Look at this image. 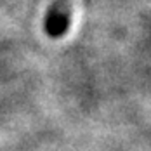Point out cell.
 <instances>
[{
    "label": "cell",
    "mask_w": 151,
    "mask_h": 151,
    "mask_svg": "<svg viewBox=\"0 0 151 151\" xmlns=\"http://www.w3.org/2000/svg\"><path fill=\"white\" fill-rule=\"evenodd\" d=\"M70 5L64 0H58L54 2L49 11H47L45 17H44V30L50 38H61L68 28H70Z\"/></svg>",
    "instance_id": "obj_1"
}]
</instances>
